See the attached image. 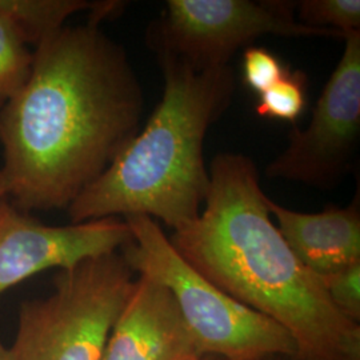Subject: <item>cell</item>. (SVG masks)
<instances>
[{"mask_svg": "<svg viewBox=\"0 0 360 360\" xmlns=\"http://www.w3.org/2000/svg\"><path fill=\"white\" fill-rule=\"evenodd\" d=\"M34 56L35 49L22 28L0 13V110L26 84Z\"/></svg>", "mask_w": 360, "mask_h": 360, "instance_id": "11", "label": "cell"}, {"mask_svg": "<svg viewBox=\"0 0 360 360\" xmlns=\"http://www.w3.org/2000/svg\"><path fill=\"white\" fill-rule=\"evenodd\" d=\"M269 212L297 260L316 275H328L360 262L359 193L347 207L318 214L296 212L267 196Z\"/></svg>", "mask_w": 360, "mask_h": 360, "instance_id": "10", "label": "cell"}, {"mask_svg": "<svg viewBox=\"0 0 360 360\" xmlns=\"http://www.w3.org/2000/svg\"><path fill=\"white\" fill-rule=\"evenodd\" d=\"M296 20L314 28H330L343 34L360 31L359 0L294 1Z\"/></svg>", "mask_w": 360, "mask_h": 360, "instance_id": "12", "label": "cell"}, {"mask_svg": "<svg viewBox=\"0 0 360 360\" xmlns=\"http://www.w3.org/2000/svg\"><path fill=\"white\" fill-rule=\"evenodd\" d=\"M335 309L348 321L360 322V262L328 275H318Z\"/></svg>", "mask_w": 360, "mask_h": 360, "instance_id": "14", "label": "cell"}, {"mask_svg": "<svg viewBox=\"0 0 360 360\" xmlns=\"http://www.w3.org/2000/svg\"><path fill=\"white\" fill-rule=\"evenodd\" d=\"M257 360H297L295 355H269Z\"/></svg>", "mask_w": 360, "mask_h": 360, "instance_id": "17", "label": "cell"}, {"mask_svg": "<svg viewBox=\"0 0 360 360\" xmlns=\"http://www.w3.org/2000/svg\"><path fill=\"white\" fill-rule=\"evenodd\" d=\"M196 360H227L224 359V358H220V356H217V355H202V356H199Z\"/></svg>", "mask_w": 360, "mask_h": 360, "instance_id": "19", "label": "cell"}, {"mask_svg": "<svg viewBox=\"0 0 360 360\" xmlns=\"http://www.w3.org/2000/svg\"><path fill=\"white\" fill-rule=\"evenodd\" d=\"M263 35L345 39L330 28L296 20L294 1L283 0H168L146 32L156 58H172L195 72L229 65L240 49Z\"/></svg>", "mask_w": 360, "mask_h": 360, "instance_id": "6", "label": "cell"}, {"mask_svg": "<svg viewBox=\"0 0 360 360\" xmlns=\"http://www.w3.org/2000/svg\"><path fill=\"white\" fill-rule=\"evenodd\" d=\"M131 242L124 219L49 226L6 198L0 200V295L39 272L67 270L86 259L117 252Z\"/></svg>", "mask_w": 360, "mask_h": 360, "instance_id": "8", "label": "cell"}, {"mask_svg": "<svg viewBox=\"0 0 360 360\" xmlns=\"http://www.w3.org/2000/svg\"><path fill=\"white\" fill-rule=\"evenodd\" d=\"M143 111L129 56L99 22L62 27L0 110L7 199L25 212L67 210L139 132Z\"/></svg>", "mask_w": 360, "mask_h": 360, "instance_id": "1", "label": "cell"}, {"mask_svg": "<svg viewBox=\"0 0 360 360\" xmlns=\"http://www.w3.org/2000/svg\"><path fill=\"white\" fill-rule=\"evenodd\" d=\"M281 60L264 47H248L243 53V82L259 95L271 89L285 75Z\"/></svg>", "mask_w": 360, "mask_h": 360, "instance_id": "15", "label": "cell"}, {"mask_svg": "<svg viewBox=\"0 0 360 360\" xmlns=\"http://www.w3.org/2000/svg\"><path fill=\"white\" fill-rule=\"evenodd\" d=\"M165 89L160 103L111 166L67 208L72 224L148 217L174 231L200 214L210 188L207 131L226 112L236 89L231 65L195 72L158 58Z\"/></svg>", "mask_w": 360, "mask_h": 360, "instance_id": "3", "label": "cell"}, {"mask_svg": "<svg viewBox=\"0 0 360 360\" xmlns=\"http://www.w3.org/2000/svg\"><path fill=\"white\" fill-rule=\"evenodd\" d=\"M132 242L122 248L129 267L166 285L175 297L203 355L227 360H257L295 355L290 334L270 318L221 291L193 269L148 217H127Z\"/></svg>", "mask_w": 360, "mask_h": 360, "instance_id": "4", "label": "cell"}, {"mask_svg": "<svg viewBox=\"0 0 360 360\" xmlns=\"http://www.w3.org/2000/svg\"><path fill=\"white\" fill-rule=\"evenodd\" d=\"M306 75L287 71L278 83L260 94L257 114L262 117L295 122L306 107Z\"/></svg>", "mask_w": 360, "mask_h": 360, "instance_id": "13", "label": "cell"}, {"mask_svg": "<svg viewBox=\"0 0 360 360\" xmlns=\"http://www.w3.org/2000/svg\"><path fill=\"white\" fill-rule=\"evenodd\" d=\"M6 198H7L6 186H4V180H3V176H1V172H0V200H3Z\"/></svg>", "mask_w": 360, "mask_h": 360, "instance_id": "18", "label": "cell"}, {"mask_svg": "<svg viewBox=\"0 0 360 360\" xmlns=\"http://www.w3.org/2000/svg\"><path fill=\"white\" fill-rule=\"evenodd\" d=\"M343 40L309 127L290 131L287 147L266 167L270 179L333 188L352 167L360 136V31L346 32Z\"/></svg>", "mask_w": 360, "mask_h": 360, "instance_id": "7", "label": "cell"}, {"mask_svg": "<svg viewBox=\"0 0 360 360\" xmlns=\"http://www.w3.org/2000/svg\"><path fill=\"white\" fill-rule=\"evenodd\" d=\"M205 210L169 239L193 269L292 338L297 360H360V326L328 299L271 220L254 160L221 153L210 165Z\"/></svg>", "mask_w": 360, "mask_h": 360, "instance_id": "2", "label": "cell"}, {"mask_svg": "<svg viewBox=\"0 0 360 360\" xmlns=\"http://www.w3.org/2000/svg\"><path fill=\"white\" fill-rule=\"evenodd\" d=\"M202 355L171 291L139 275L102 360H196Z\"/></svg>", "mask_w": 360, "mask_h": 360, "instance_id": "9", "label": "cell"}, {"mask_svg": "<svg viewBox=\"0 0 360 360\" xmlns=\"http://www.w3.org/2000/svg\"><path fill=\"white\" fill-rule=\"evenodd\" d=\"M135 274L119 252L58 270L51 295L20 304L16 360H102Z\"/></svg>", "mask_w": 360, "mask_h": 360, "instance_id": "5", "label": "cell"}, {"mask_svg": "<svg viewBox=\"0 0 360 360\" xmlns=\"http://www.w3.org/2000/svg\"><path fill=\"white\" fill-rule=\"evenodd\" d=\"M0 360H16L13 348L7 347L0 339Z\"/></svg>", "mask_w": 360, "mask_h": 360, "instance_id": "16", "label": "cell"}]
</instances>
